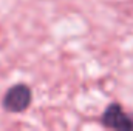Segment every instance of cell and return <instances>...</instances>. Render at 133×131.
<instances>
[{"instance_id": "1", "label": "cell", "mask_w": 133, "mask_h": 131, "mask_svg": "<svg viewBox=\"0 0 133 131\" xmlns=\"http://www.w3.org/2000/svg\"><path fill=\"white\" fill-rule=\"evenodd\" d=\"M31 100H33L31 88L25 83H17L12 85L5 93L2 106L8 113H23L31 105Z\"/></svg>"}, {"instance_id": "2", "label": "cell", "mask_w": 133, "mask_h": 131, "mask_svg": "<svg viewBox=\"0 0 133 131\" xmlns=\"http://www.w3.org/2000/svg\"><path fill=\"white\" fill-rule=\"evenodd\" d=\"M102 125L111 130L133 131V119L124 113L119 103H110L102 114Z\"/></svg>"}]
</instances>
